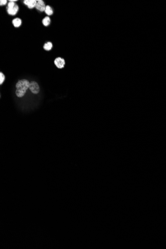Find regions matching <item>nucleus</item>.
I'll return each mask as SVG.
<instances>
[{
  "label": "nucleus",
  "mask_w": 166,
  "mask_h": 249,
  "mask_svg": "<svg viewBox=\"0 0 166 249\" xmlns=\"http://www.w3.org/2000/svg\"><path fill=\"white\" fill-rule=\"evenodd\" d=\"M30 83L28 81L25 79L19 80L16 84L15 94L18 98L23 97L26 93L27 89H29Z\"/></svg>",
  "instance_id": "f257e3e1"
},
{
  "label": "nucleus",
  "mask_w": 166,
  "mask_h": 249,
  "mask_svg": "<svg viewBox=\"0 0 166 249\" xmlns=\"http://www.w3.org/2000/svg\"><path fill=\"white\" fill-rule=\"evenodd\" d=\"M19 10L18 5L15 2L9 0L6 6V11L7 13L11 15H15Z\"/></svg>",
  "instance_id": "f03ea898"
},
{
  "label": "nucleus",
  "mask_w": 166,
  "mask_h": 249,
  "mask_svg": "<svg viewBox=\"0 0 166 249\" xmlns=\"http://www.w3.org/2000/svg\"><path fill=\"white\" fill-rule=\"evenodd\" d=\"M29 89L33 94H37L40 91L38 84L35 81H32L30 83Z\"/></svg>",
  "instance_id": "7ed1b4c3"
},
{
  "label": "nucleus",
  "mask_w": 166,
  "mask_h": 249,
  "mask_svg": "<svg viewBox=\"0 0 166 249\" xmlns=\"http://www.w3.org/2000/svg\"><path fill=\"white\" fill-rule=\"evenodd\" d=\"M54 64L58 68L62 69L64 67L65 61L63 58H62L61 57H57L54 60Z\"/></svg>",
  "instance_id": "20e7f679"
},
{
  "label": "nucleus",
  "mask_w": 166,
  "mask_h": 249,
  "mask_svg": "<svg viewBox=\"0 0 166 249\" xmlns=\"http://www.w3.org/2000/svg\"><path fill=\"white\" fill-rule=\"evenodd\" d=\"M35 7L37 9L42 12V11H45V8H46V5H45V4L43 0H38L37 1V3H36Z\"/></svg>",
  "instance_id": "39448f33"
},
{
  "label": "nucleus",
  "mask_w": 166,
  "mask_h": 249,
  "mask_svg": "<svg viewBox=\"0 0 166 249\" xmlns=\"http://www.w3.org/2000/svg\"><path fill=\"white\" fill-rule=\"evenodd\" d=\"M37 1L36 0H23V3L27 6L29 8H33L35 7L37 3Z\"/></svg>",
  "instance_id": "423d86ee"
},
{
  "label": "nucleus",
  "mask_w": 166,
  "mask_h": 249,
  "mask_svg": "<svg viewBox=\"0 0 166 249\" xmlns=\"http://www.w3.org/2000/svg\"><path fill=\"white\" fill-rule=\"evenodd\" d=\"M12 22L13 26L15 27H18L19 26H20L21 25V23H22V21L19 18H15L12 20Z\"/></svg>",
  "instance_id": "0eeeda50"
},
{
  "label": "nucleus",
  "mask_w": 166,
  "mask_h": 249,
  "mask_svg": "<svg viewBox=\"0 0 166 249\" xmlns=\"http://www.w3.org/2000/svg\"><path fill=\"white\" fill-rule=\"evenodd\" d=\"M52 43L51 42H48L44 44L43 46V49L46 51H49L52 49Z\"/></svg>",
  "instance_id": "6e6552de"
},
{
  "label": "nucleus",
  "mask_w": 166,
  "mask_h": 249,
  "mask_svg": "<svg viewBox=\"0 0 166 249\" xmlns=\"http://www.w3.org/2000/svg\"><path fill=\"white\" fill-rule=\"evenodd\" d=\"M50 22H51L50 18L48 16H46V17H44L42 20V24L45 26H47L49 25L50 23Z\"/></svg>",
  "instance_id": "1a4fd4ad"
},
{
  "label": "nucleus",
  "mask_w": 166,
  "mask_h": 249,
  "mask_svg": "<svg viewBox=\"0 0 166 249\" xmlns=\"http://www.w3.org/2000/svg\"><path fill=\"white\" fill-rule=\"evenodd\" d=\"M45 12L46 14H47L48 15H51L53 13V11L52 8L51 7V6L50 5H46Z\"/></svg>",
  "instance_id": "9d476101"
},
{
  "label": "nucleus",
  "mask_w": 166,
  "mask_h": 249,
  "mask_svg": "<svg viewBox=\"0 0 166 249\" xmlns=\"http://www.w3.org/2000/svg\"><path fill=\"white\" fill-rule=\"evenodd\" d=\"M5 80V76L2 72L0 73V84L1 85Z\"/></svg>",
  "instance_id": "9b49d317"
},
{
  "label": "nucleus",
  "mask_w": 166,
  "mask_h": 249,
  "mask_svg": "<svg viewBox=\"0 0 166 249\" xmlns=\"http://www.w3.org/2000/svg\"><path fill=\"white\" fill-rule=\"evenodd\" d=\"M7 3V0H0V5H5Z\"/></svg>",
  "instance_id": "f8f14e48"
},
{
  "label": "nucleus",
  "mask_w": 166,
  "mask_h": 249,
  "mask_svg": "<svg viewBox=\"0 0 166 249\" xmlns=\"http://www.w3.org/2000/svg\"><path fill=\"white\" fill-rule=\"evenodd\" d=\"M9 1H13V2H14V1H17V0H9Z\"/></svg>",
  "instance_id": "ddd939ff"
}]
</instances>
